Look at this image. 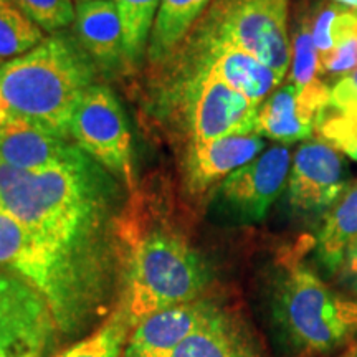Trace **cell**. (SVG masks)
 <instances>
[{
  "label": "cell",
  "instance_id": "29",
  "mask_svg": "<svg viewBox=\"0 0 357 357\" xmlns=\"http://www.w3.org/2000/svg\"><path fill=\"white\" fill-rule=\"evenodd\" d=\"M8 119H10V113H8V108L6 105V101H3L2 95H0V128L6 124Z\"/></svg>",
  "mask_w": 357,
  "mask_h": 357
},
{
  "label": "cell",
  "instance_id": "23",
  "mask_svg": "<svg viewBox=\"0 0 357 357\" xmlns=\"http://www.w3.org/2000/svg\"><path fill=\"white\" fill-rule=\"evenodd\" d=\"M289 43H291V65H289L287 82L301 88L324 82L321 58L312 40L311 10H298L289 35Z\"/></svg>",
  "mask_w": 357,
  "mask_h": 357
},
{
  "label": "cell",
  "instance_id": "26",
  "mask_svg": "<svg viewBox=\"0 0 357 357\" xmlns=\"http://www.w3.org/2000/svg\"><path fill=\"white\" fill-rule=\"evenodd\" d=\"M45 33H56L75 22L73 0H12Z\"/></svg>",
  "mask_w": 357,
  "mask_h": 357
},
{
  "label": "cell",
  "instance_id": "9",
  "mask_svg": "<svg viewBox=\"0 0 357 357\" xmlns=\"http://www.w3.org/2000/svg\"><path fill=\"white\" fill-rule=\"evenodd\" d=\"M293 154L289 147L276 144L258 158L231 172L218 187V199L245 222L266 217L284 187L288 185Z\"/></svg>",
  "mask_w": 357,
  "mask_h": 357
},
{
  "label": "cell",
  "instance_id": "1",
  "mask_svg": "<svg viewBox=\"0 0 357 357\" xmlns=\"http://www.w3.org/2000/svg\"><path fill=\"white\" fill-rule=\"evenodd\" d=\"M114 194L111 172L88 154L43 172L0 159L2 208L32 236L19 275L45 298L61 337H77L114 311L124 266Z\"/></svg>",
  "mask_w": 357,
  "mask_h": 357
},
{
  "label": "cell",
  "instance_id": "10",
  "mask_svg": "<svg viewBox=\"0 0 357 357\" xmlns=\"http://www.w3.org/2000/svg\"><path fill=\"white\" fill-rule=\"evenodd\" d=\"M349 187L344 155L321 139H310L293 154L288 200L303 213L328 211Z\"/></svg>",
  "mask_w": 357,
  "mask_h": 357
},
{
  "label": "cell",
  "instance_id": "12",
  "mask_svg": "<svg viewBox=\"0 0 357 357\" xmlns=\"http://www.w3.org/2000/svg\"><path fill=\"white\" fill-rule=\"evenodd\" d=\"M229 319L222 307L202 298L167 307L134 326L123 357H167L190 336Z\"/></svg>",
  "mask_w": 357,
  "mask_h": 357
},
{
  "label": "cell",
  "instance_id": "28",
  "mask_svg": "<svg viewBox=\"0 0 357 357\" xmlns=\"http://www.w3.org/2000/svg\"><path fill=\"white\" fill-rule=\"evenodd\" d=\"M341 270L344 271L346 280L349 281L352 287L357 288V240L347 250Z\"/></svg>",
  "mask_w": 357,
  "mask_h": 357
},
{
  "label": "cell",
  "instance_id": "15",
  "mask_svg": "<svg viewBox=\"0 0 357 357\" xmlns=\"http://www.w3.org/2000/svg\"><path fill=\"white\" fill-rule=\"evenodd\" d=\"M265 149L260 134L229 136L205 142H189L185 154V182L190 194H204L231 172L258 158Z\"/></svg>",
  "mask_w": 357,
  "mask_h": 357
},
{
  "label": "cell",
  "instance_id": "7",
  "mask_svg": "<svg viewBox=\"0 0 357 357\" xmlns=\"http://www.w3.org/2000/svg\"><path fill=\"white\" fill-rule=\"evenodd\" d=\"M45 298L20 276L0 270V357H48L60 342Z\"/></svg>",
  "mask_w": 357,
  "mask_h": 357
},
{
  "label": "cell",
  "instance_id": "16",
  "mask_svg": "<svg viewBox=\"0 0 357 357\" xmlns=\"http://www.w3.org/2000/svg\"><path fill=\"white\" fill-rule=\"evenodd\" d=\"M75 29L84 52L102 68L126 65L121 20L114 0H77Z\"/></svg>",
  "mask_w": 357,
  "mask_h": 357
},
{
  "label": "cell",
  "instance_id": "8",
  "mask_svg": "<svg viewBox=\"0 0 357 357\" xmlns=\"http://www.w3.org/2000/svg\"><path fill=\"white\" fill-rule=\"evenodd\" d=\"M260 106L204 68H192L185 84L189 142L257 134Z\"/></svg>",
  "mask_w": 357,
  "mask_h": 357
},
{
  "label": "cell",
  "instance_id": "22",
  "mask_svg": "<svg viewBox=\"0 0 357 357\" xmlns=\"http://www.w3.org/2000/svg\"><path fill=\"white\" fill-rule=\"evenodd\" d=\"M357 30V10L334 2H323L311 8V32L323 66L337 47Z\"/></svg>",
  "mask_w": 357,
  "mask_h": 357
},
{
  "label": "cell",
  "instance_id": "11",
  "mask_svg": "<svg viewBox=\"0 0 357 357\" xmlns=\"http://www.w3.org/2000/svg\"><path fill=\"white\" fill-rule=\"evenodd\" d=\"M329 101L331 88L326 82L303 88L289 82L280 84L258 108L257 134L284 146L310 141Z\"/></svg>",
  "mask_w": 357,
  "mask_h": 357
},
{
  "label": "cell",
  "instance_id": "17",
  "mask_svg": "<svg viewBox=\"0 0 357 357\" xmlns=\"http://www.w3.org/2000/svg\"><path fill=\"white\" fill-rule=\"evenodd\" d=\"M357 240V181L328 208L316 235V257L328 273H337Z\"/></svg>",
  "mask_w": 357,
  "mask_h": 357
},
{
  "label": "cell",
  "instance_id": "30",
  "mask_svg": "<svg viewBox=\"0 0 357 357\" xmlns=\"http://www.w3.org/2000/svg\"><path fill=\"white\" fill-rule=\"evenodd\" d=\"M334 3H339V6L352 8V10H357V0H331Z\"/></svg>",
  "mask_w": 357,
  "mask_h": 357
},
{
  "label": "cell",
  "instance_id": "4",
  "mask_svg": "<svg viewBox=\"0 0 357 357\" xmlns=\"http://www.w3.org/2000/svg\"><path fill=\"white\" fill-rule=\"evenodd\" d=\"M273 306L281 329L303 352L336 351L357 334V303L301 263L280 275Z\"/></svg>",
  "mask_w": 357,
  "mask_h": 357
},
{
  "label": "cell",
  "instance_id": "6",
  "mask_svg": "<svg viewBox=\"0 0 357 357\" xmlns=\"http://www.w3.org/2000/svg\"><path fill=\"white\" fill-rule=\"evenodd\" d=\"M70 139L111 174L132 184V139L126 114L109 88L93 84L75 109Z\"/></svg>",
  "mask_w": 357,
  "mask_h": 357
},
{
  "label": "cell",
  "instance_id": "24",
  "mask_svg": "<svg viewBox=\"0 0 357 357\" xmlns=\"http://www.w3.org/2000/svg\"><path fill=\"white\" fill-rule=\"evenodd\" d=\"M43 38V30L12 0H0V63L25 55Z\"/></svg>",
  "mask_w": 357,
  "mask_h": 357
},
{
  "label": "cell",
  "instance_id": "20",
  "mask_svg": "<svg viewBox=\"0 0 357 357\" xmlns=\"http://www.w3.org/2000/svg\"><path fill=\"white\" fill-rule=\"evenodd\" d=\"M131 331V319L118 303L95 331L52 357H123Z\"/></svg>",
  "mask_w": 357,
  "mask_h": 357
},
{
  "label": "cell",
  "instance_id": "3",
  "mask_svg": "<svg viewBox=\"0 0 357 357\" xmlns=\"http://www.w3.org/2000/svg\"><path fill=\"white\" fill-rule=\"evenodd\" d=\"M124 278L119 305L132 328L167 307L200 300L208 270L202 257L176 231H147L124 253Z\"/></svg>",
  "mask_w": 357,
  "mask_h": 357
},
{
  "label": "cell",
  "instance_id": "25",
  "mask_svg": "<svg viewBox=\"0 0 357 357\" xmlns=\"http://www.w3.org/2000/svg\"><path fill=\"white\" fill-rule=\"evenodd\" d=\"M314 132L318 134V139L357 162V111L328 106L319 116Z\"/></svg>",
  "mask_w": 357,
  "mask_h": 357
},
{
  "label": "cell",
  "instance_id": "32",
  "mask_svg": "<svg viewBox=\"0 0 357 357\" xmlns=\"http://www.w3.org/2000/svg\"><path fill=\"white\" fill-rule=\"evenodd\" d=\"M0 211H2V200H0Z\"/></svg>",
  "mask_w": 357,
  "mask_h": 357
},
{
  "label": "cell",
  "instance_id": "13",
  "mask_svg": "<svg viewBox=\"0 0 357 357\" xmlns=\"http://www.w3.org/2000/svg\"><path fill=\"white\" fill-rule=\"evenodd\" d=\"M185 47L190 48L192 68L211 71L257 106H260L283 83L273 68L263 63L253 53L235 45L202 43Z\"/></svg>",
  "mask_w": 357,
  "mask_h": 357
},
{
  "label": "cell",
  "instance_id": "18",
  "mask_svg": "<svg viewBox=\"0 0 357 357\" xmlns=\"http://www.w3.org/2000/svg\"><path fill=\"white\" fill-rule=\"evenodd\" d=\"M212 0H160L151 32L147 60L151 65L167 61L197 24Z\"/></svg>",
  "mask_w": 357,
  "mask_h": 357
},
{
  "label": "cell",
  "instance_id": "14",
  "mask_svg": "<svg viewBox=\"0 0 357 357\" xmlns=\"http://www.w3.org/2000/svg\"><path fill=\"white\" fill-rule=\"evenodd\" d=\"M84 153L75 142L24 118L0 128V159L26 172H43L78 160Z\"/></svg>",
  "mask_w": 357,
  "mask_h": 357
},
{
  "label": "cell",
  "instance_id": "19",
  "mask_svg": "<svg viewBox=\"0 0 357 357\" xmlns=\"http://www.w3.org/2000/svg\"><path fill=\"white\" fill-rule=\"evenodd\" d=\"M167 357H261L236 328L234 319L204 329L182 342Z\"/></svg>",
  "mask_w": 357,
  "mask_h": 357
},
{
  "label": "cell",
  "instance_id": "27",
  "mask_svg": "<svg viewBox=\"0 0 357 357\" xmlns=\"http://www.w3.org/2000/svg\"><path fill=\"white\" fill-rule=\"evenodd\" d=\"M329 106L342 111H357V70L334 83Z\"/></svg>",
  "mask_w": 357,
  "mask_h": 357
},
{
  "label": "cell",
  "instance_id": "5",
  "mask_svg": "<svg viewBox=\"0 0 357 357\" xmlns=\"http://www.w3.org/2000/svg\"><path fill=\"white\" fill-rule=\"evenodd\" d=\"M288 22L289 0H212L182 45H235L284 82L291 65Z\"/></svg>",
  "mask_w": 357,
  "mask_h": 357
},
{
  "label": "cell",
  "instance_id": "2",
  "mask_svg": "<svg viewBox=\"0 0 357 357\" xmlns=\"http://www.w3.org/2000/svg\"><path fill=\"white\" fill-rule=\"evenodd\" d=\"M93 84L91 56L63 30L0 63V95L10 118L29 119L68 141L75 109Z\"/></svg>",
  "mask_w": 357,
  "mask_h": 357
},
{
  "label": "cell",
  "instance_id": "31",
  "mask_svg": "<svg viewBox=\"0 0 357 357\" xmlns=\"http://www.w3.org/2000/svg\"><path fill=\"white\" fill-rule=\"evenodd\" d=\"M347 357H357V352H354V354H351V356H347Z\"/></svg>",
  "mask_w": 357,
  "mask_h": 357
},
{
  "label": "cell",
  "instance_id": "21",
  "mask_svg": "<svg viewBox=\"0 0 357 357\" xmlns=\"http://www.w3.org/2000/svg\"><path fill=\"white\" fill-rule=\"evenodd\" d=\"M123 29L126 66H137L147 53L160 0H114Z\"/></svg>",
  "mask_w": 357,
  "mask_h": 357
}]
</instances>
